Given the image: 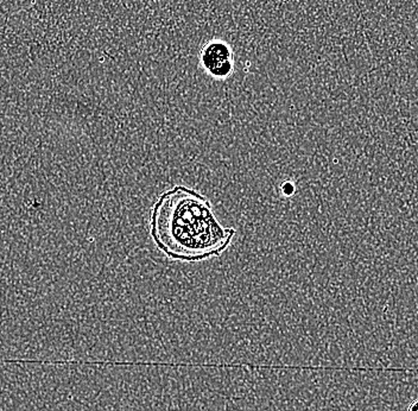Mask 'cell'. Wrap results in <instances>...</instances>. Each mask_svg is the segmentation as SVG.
I'll return each instance as SVG.
<instances>
[{
  "instance_id": "cell-1",
  "label": "cell",
  "mask_w": 418,
  "mask_h": 411,
  "mask_svg": "<svg viewBox=\"0 0 418 411\" xmlns=\"http://www.w3.org/2000/svg\"><path fill=\"white\" fill-rule=\"evenodd\" d=\"M149 233L157 250L170 261L201 263L225 254L237 231L218 220L205 195L194 188L175 186L154 202Z\"/></svg>"
},
{
  "instance_id": "cell-2",
  "label": "cell",
  "mask_w": 418,
  "mask_h": 411,
  "mask_svg": "<svg viewBox=\"0 0 418 411\" xmlns=\"http://www.w3.org/2000/svg\"><path fill=\"white\" fill-rule=\"evenodd\" d=\"M201 67L209 77L225 80L231 77L235 69V56L227 42L219 38L210 40L200 52Z\"/></svg>"
},
{
  "instance_id": "cell-3",
  "label": "cell",
  "mask_w": 418,
  "mask_h": 411,
  "mask_svg": "<svg viewBox=\"0 0 418 411\" xmlns=\"http://www.w3.org/2000/svg\"><path fill=\"white\" fill-rule=\"evenodd\" d=\"M282 191L283 194L286 195V196H293L295 194V191H296V187H295V184L291 181H286V182L282 184Z\"/></svg>"
},
{
  "instance_id": "cell-4",
  "label": "cell",
  "mask_w": 418,
  "mask_h": 411,
  "mask_svg": "<svg viewBox=\"0 0 418 411\" xmlns=\"http://www.w3.org/2000/svg\"><path fill=\"white\" fill-rule=\"evenodd\" d=\"M407 411H418V400H414V403L411 404Z\"/></svg>"
}]
</instances>
